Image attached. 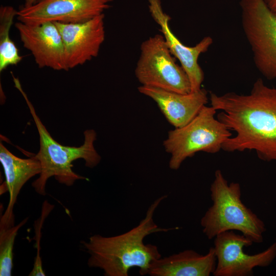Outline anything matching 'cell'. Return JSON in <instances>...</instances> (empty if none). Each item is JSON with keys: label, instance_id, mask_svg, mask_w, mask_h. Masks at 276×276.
I'll use <instances>...</instances> for the list:
<instances>
[{"label": "cell", "instance_id": "cell-1", "mask_svg": "<svg viewBox=\"0 0 276 276\" xmlns=\"http://www.w3.org/2000/svg\"><path fill=\"white\" fill-rule=\"evenodd\" d=\"M209 99L221 111L217 119L236 133L224 142L223 150H254L261 160L276 161V88L258 78L248 95L210 91Z\"/></svg>", "mask_w": 276, "mask_h": 276}, {"label": "cell", "instance_id": "cell-2", "mask_svg": "<svg viewBox=\"0 0 276 276\" xmlns=\"http://www.w3.org/2000/svg\"><path fill=\"white\" fill-rule=\"evenodd\" d=\"M167 197L163 195L154 200L140 223L128 232L111 237L94 235L82 241L89 255L88 266L101 269L105 276H127L132 267H139L142 275L148 274L151 265L162 256L156 245L145 244L144 239L172 229L159 227L153 220L155 210Z\"/></svg>", "mask_w": 276, "mask_h": 276}, {"label": "cell", "instance_id": "cell-3", "mask_svg": "<svg viewBox=\"0 0 276 276\" xmlns=\"http://www.w3.org/2000/svg\"><path fill=\"white\" fill-rule=\"evenodd\" d=\"M13 81L15 87L24 97L39 135L40 148L34 156L39 161L41 171L39 177L32 183L36 192L42 196L45 195V185L51 177H54L59 183L67 186H72L77 180H87L86 177L74 172L72 163L82 158L85 160L87 167L93 168L100 162L101 157L94 147V142L97 139L96 131L93 129L85 130L84 143L79 147L61 145L52 137L37 115L34 107L23 90L19 79L14 77Z\"/></svg>", "mask_w": 276, "mask_h": 276}, {"label": "cell", "instance_id": "cell-4", "mask_svg": "<svg viewBox=\"0 0 276 276\" xmlns=\"http://www.w3.org/2000/svg\"><path fill=\"white\" fill-rule=\"evenodd\" d=\"M212 205L200 220L202 232L209 239L229 231H237L253 243L263 241L265 224L241 199L238 182L228 183L220 170L215 172L210 187Z\"/></svg>", "mask_w": 276, "mask_h": 276}, {"label": "cell", "instance_id": "cell-5", "mask_svg": "<svg viewBox=\"0 0 276 276\" xmlns=\"http://www.w3.org/2000/svg\"><path fill=\"white\" fill-rule=\"evenodd\" d=\"M216 112L214 107L205 105L188 124L168 132L163 146L171 155L169 162L171 169H178L187 158L197 152L214 154L222 149L223 144L232 133L215 118Z\"/></svg>", "mask_w": 276, "mask_h": 276}, {"label": "cell", "instance_id": "cell-6", "mask_svg": "<svg viewBox=\"0 0 276 276\" xmlns=\"http://www.w3.org/2000/svg\"><path fill=\"white\" fill-rule=\"evenodd\" d=\"M134 72L141 85L183 94L191 92L187 74L176 63L162 34L142 42Z\"/></svg>", "mask_w": 276, "mask_h": 276}, {"label": "cell", "instance_id": "cell-7", "mask_svg": "<svg viewBox=\"0 0 276 276\" xmlns=\"http://www.w3.org/2000/svg\"><path fill=\"white\" fill-rule=\"evenodd\" d=\"M241 24L254 64L268 80H276V16L264 0H240Z\"/></svg>", "mask_w": 276, "mask_h": 276}, {"label": "cell", "instance_id": "cell-8", "mask_svg": "<svg viewBox=\"0 0 276 276\" xmlns=\"http://www.w3.org/2000/svg\"><path fill=\"white\" fill-rule=\"evenodd\" d=\"M216 266L214 276H250L257 267L269 266L276 258V242L259 253L249 255L244 247L254 243L242 234L229 231L214 238Z\"/></svg>", "mask_w": 276, "mask_h": 276}, {"label": "cell", "instance_id": "cell-9", "mask_svg": "<svg viewBox=\"0 0 276 276\" xmlns=\"http://www.w3.org/2000/svg\"><path fill=\"white\" fill-rule=\"evenodd\" d=\"M111 0H42L18 11L19 21L38 24L46 21L79 23L104 13Z\"/></svg>", "mask_w": 276, "mask_h": 276}, {"label": "cell", "instance_id": "cell-10", "mask_svg": "<svg viewBox=\"0 0 276 276\" xmlns=\"http://www.w3.org/2000/svg\"><path fill=\"white\" fill-rule=\"evenodd\" d=\"M104 17L103 13L82 22H54L62 39L69 70L98 55L105 38Z\"/></svg>", "mask_w": 276, "mask_h": 276}, {"label": "cell", "instance_id": "cell-11", "mask_svg": "<svg viewBox=\"0 0 276 276\" xmlns=\"http://www.w3.org/2000/svg\"><path fill=\"white\" fill-rule=\"evenodd\" d=\"M24 47L33 55L39 68L68 71L61 34L54 22L15 24Z\"/></svg>", "mask_w": 276, "mask_h": 276}, {"label": "cell", "instance_id": "cell-12", "mask_svg": "<svg viewBox=\"0 0 276 276\" xmlns=\"http://www.w3.org/2000/svg\"><path fill=\"white\" fill-rule=\"evenodd\" d=\"M148 7L152 18L159 26V31L164 37L170 52L178 59L187 74L191 91L198 90L201 88L204 78V73L198 64V58L212 45V38L205 36L195 46H186L172 32L169 25L171 17L164 11L160 0H148Z\"/></svg>", "mask_w": 276, "mask_h": 276}, {"label": "cell", "instance_id": "cell-13", "mask_svg": "<svg viewBox=\"0 0 276 276\" xmlns=\"http://www.w3.org/2000/svg\"><path fill=\"white\" fill-rule=\"evenodd\" d=\"M137 89L157 104L168 122L175 128L190 122L209 100L208 91L202 88L185 94L149 86L141 85Z\"/></svg>", "mask_w": 276, "mask_h": 276}, {"label": "cell", "instance_id": "cell-14", "mask_svg": "<svg viewBox=\"0 0 276 276\" xmlns=\"http://www.w3.org/2000/svg\"><path fill=\"white\" fill-rule=\"evenodd\" d=\"M0 161L3 166L5 181L1 186V195L9 194V202L5 213L1 217L0 231L14 225L13 208L17 196L24 185L41 171L39 161L34 156L29 158L18 157L0 143Z\"/></svg>", "mask_w": 276, "mask_h": 276}, {"label": "cell", "instance_id": "cell-15", "mask_svg": "<svg viewBox=\"0 0 276 276\" xmlns=\"http://www.w3.org/2000/svg\"><path fill=\"white\" fill-rule=\"evenodd\" d=\"M216 266L213 247L205 255L186 249L168 257L160 258L150 266L148 274L152 276H209Z\"/></svg>", "mask_w": 276, "mask_h": 276}, {"label": "cell", "instance_id": "cell-16", "mask_svg": "<svg viewBox=\"0 0 276 276\" xmlns=\"http://www.w3.org/2000/svg\"><path fill=\"white\" fill-rule=\"evenodd\" d=\"M17 11L13 7H0V72L10 65H16L22 59L19 50L10 37V28Z\"/></svg>", "mask_w": 276, "mask_h": 276}, {"label": "cell", "instance_id": "cell-17", "mask_svg": "<svg viewBox=\"0 0 276 276\" xmlns=\"http://www.w3.org/2000/svg\"><path fill=\"white\" fill-rule=\"evenodd\" d=\"M26 218L18 224L0 231V275L11 276L13 266V249L18 231L28 221Z\"/></svg>", "mask_w": 276, "mask_h": 276}, {"label": "cell", "instance_id": "cell-18", "mask_svg": "<svg viewBox=\"0 0 276 276\" xmlns=\"http://www.w3.org/2000/svg\"><path fill=\"white\" fill-rule=\"evenodd\" d=\"M53 206L45 201L43 203L42 205V209L41 216L35 222V233H36V248L37 252L36 256L35 257L34 263L33 265V268L32 271L30 272L29 275L30 276H44L45 273L42 268V261L40 256V234L41 229L43 223L48 216L50 211L52 210Z\"/></svg>", "mask_w": 276, "mask_h": 276}, {"label": "cell", "instance_id": "cell-19", "mask_svg": "<svg viewBox=\"0 0 276 276\" xmlns=\"http://www.w3.org/2000/svg\"><path fill=\"white\" fill-rule=\"evenodd\" d=\"M271 11L276 16V0H264Z\"/></svg>", "mask_w": 276, "mask_h": 276}, {"label": "cell", "instance_id": "cell-20", "mask_svg": "<svg viewBox=\"0 0 276 276\" xmlns=\"http://www.w3.org/2000/svg\"><path fill=\"white\" fill-rule=\"evenodd\" d=\"M25 3L24 5V7H30L32 5H35V4L40 2L42 0H25Z\"/></svg>", "mask_w": 276, "mask_h": 276}]
</instances>
